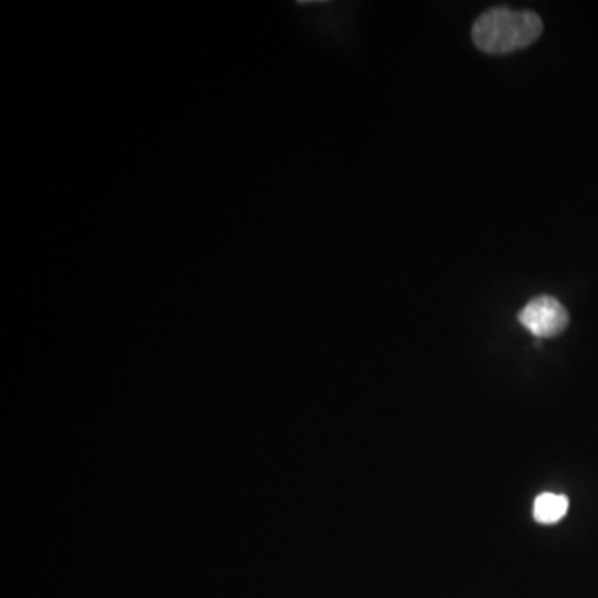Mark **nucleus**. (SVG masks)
Returning a JSON list of instances; mask_svg holds the SVG:
<instances>
[{
  "label": "nucleus",
  "mask_w": 598,
  "mask_h": 598,
  "mask_svg": "<svg viewBox=\"0 0 598 598\" xmlns=\"http://www.w3.org/2000/svg\"><path fill=\"white\" fill-rule=\"evenodd\" d=\"M542 30V21L536 12L493 8L477 19L473 40L483 52L509 53L536 42Z\"/></svg>",
  "instance_id": "1"
},
{
  "label": "nucleus",
  "mask_w": 598,
  "mask_h": 598,
  "mask_svg": "<svg viewBox=\"0 0 598 598\" xmlns=\"http://www.w3.org/2000/svg\"><path fill=\"white\" fill-rule=\"evenodd\" d=\"M518 321L536 338H553L569 325L568 309L556 297H534L525 308L518 313Z\"/></svg>",
  "instance_id": "2"
},
{
  "label": "nucleus",
  "mask_w": 598,
  "mask_h": 598,
  "mask_svg": "<svg viewBox=\"0 0 598 598\" xmlns=\"http://www.w3.org/2000/svg\"><path fill=\"white\" fill-rule=\"evenodd\" d=\"M569 511V499L560 493H540L534 502V517L540 524L552 525L562 521Z\"/></svg>",
  "instance_id": "3"
}]
</instances>
